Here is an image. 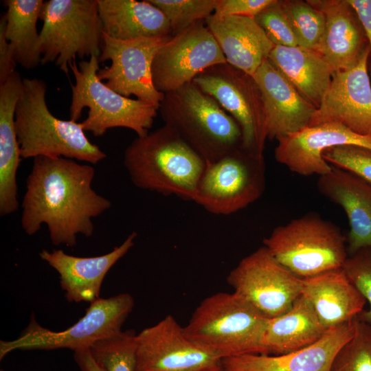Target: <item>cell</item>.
Wrapping results in <instances>:
<instances>
[{
    "mask_svg": "<svg viewBox=\"0 0 371 371\" xmlns=\"http://www.w3.org/2000/svg\"><path fill=\"white\" fill-rule=\"evenodd\" d=\"M94 168L63 157H36L26 179L21 225L29 236L47 226L54 245H76L77 236L90 237L93 219L111 206L92 188Z\"/></svg>",
    "mask_w": 371,
    "mask_h": 371,
    "instance_id": "6da1fadb",
    "label": "cell"
},
{
    "mask_svg": "<svg viewBox=\"0 0 371 371\" xmlns=\"http://www.w3.org/2000/svg\"><path fill=\"white\" fill-rule=\"evenodd\" d=\"M124 165L137 188L193 201L205 161L168 126L137 137Z\"/></svg>",
    "mask_w": 371,
    "mask_h": 371,
    "instance_id": "7a4b0ae2",
    "label": "cell"
},
{
    "mask_svg": "<svg viewBox=\"0 0 371 371\" xmlns=\"http://www.w3.org/2000/svg\"><path fill=\"white\" fill-rule=\"evenodd\" d=\"M47 85L38 78H23L14 124L23 159L47 157L96 164L106 153L92 144L81 122L55 117L46 102Z\"/></svg>",
    "mask_w": 371,
    "mask_h": 371,
    "instance_id": "3957f363",
    "label": "cell"
},
{
    "mask_svg": "<svg viewBox=\"0 0 371 371\" xmlns=\"http://www.w3.org/2000/svg\"><path fill=\"white\" fill-rule=\"evenodd\" d=\"M269 319L234 292H218L200 302L183 331L221 359L265 355L261 341Z\"/></svg>",
    "mask_w": 371,
    "mask_h": 371,
    "instance_id": "277c9868",
    "label": "cell"
},
{
    "mask_svg": "<svg viewBox=\"0 0 371 371\" xmlns=\"http://www.w3.org/2000/svg\"><path fill=\"white\" fill-rule=\"evenodd\" d=\"M159 111L168 126L206 164L243 146L235 120L193 82L164 94Z\"/></svg>",
    "mask_w": 371,
    "mask_h": 371,
    "instance_id": "5b68a950",
    "label": "cell"
},
{
    "mask_svg": "<svg viewBox=\"0 0 371 371\" xmlns=\"http://www.w3.org/2000/svg\"><path fill=\"white\" fill-rule=\"evenodd\" d=\"M99 58L91 56L89 60L69 65L75 84L71 85L70 120L77 122L84 108L89 109L87 117L81 122L85 131L95 137L107 130L123 127L142 137L149 133L159 106L123 96L110 89L98 78Z\"/></svg>",
    "mask_w": 371,
    "mask_h": 371,
    "instance_id": "8992f818",
    "label": "cell"
},
{
    "mask_svg": "<svg viewBox=\"0 0 371 371\" xmlns=\"http://www.w3.org/2000/svg\"><path fill=\"white\" fill-rule=\"evenodd\" d=\"M346 241L336 225L311 212L276 227L262 243L281 265L306 278L342 268Z\"/></svg>",
    "mask_w": 371,
    "mask_h": 371,
    "instance_id": "52a82bcc",
    "label": "cell"
},
{
    "mask_svg": "<svg viewBox=\"0 0 371 371\" xmlns=\"http://www.w3.org/2000/svg\"><path fill=\"white\" fill-rule=\"evenodd\" d=\"M40 19L41 63L55 62L68 74L76 57L101 54L103 27L98 0L44 1Z\"/></svg>",
    "mask_w": 371,
    "mask_h": 371,
    "instance_id": "ba28073f",
    "label": "cell"
},
{
    "mask_svg": "<svg viewBox=\"0 0 371 371\" xmlns=\"http://www.w3.org/2000/svg\"><path fill=\"white\" fill-rule=\"evenodd\" d=\"M134 304L132 295L127 293L98 297L90 302L82 317L61 331L43 327L32 313L27 326L17 339L0 341V359L15 350L69 348L76 352L89 348L96 341L121 331Z\"/></svg>",
    "mask_w": 371,
    "mask_h": 371,
    "instance_id": "9c48e42d",
    "label": "cell"
},
{
    "mask_svg": "<svg viewBox=\"0 0 371 371\" xmlns=\"http://www.w3.org/2000/svg\"><path fill=\"white\" fill-rule=\"evenodd\" d=\"M265 186L263 155L241 146L206 164L193 201L210 213L229 215L257 201Z\"/></svg>",
    "mask_w": 371,
    "mask_h": 371,
    "instance_id": "30bf717a",
    "label": "cell"
},
{
    "mask_svg": "<svg viewBox=\"0 0 371 371\" xmlns=\"http://www.w3.org/2000/svg\"><path fill=\"white\" fill-rule=\"evenodd\" d=\"M192 82L235 120L242 132V146L263 155L265 112L254 77L225 63L207 69Z\"/></svg>",
    "mask_w": 371,
    "mask_h": 371,
    "instance_id": "8fae6325",
    "label": "cell"
},
{
    "mask_svg": "<svg viewBox=\"0 0 371 371\" xmlns=\"http://www.w3.org/2000/svg\"><path fill=\"white\" fill-rule=\"evenodd\" d=\"M234 292L268 318L286 313L302 293V278L281 265L264 246L229 273Z\"/></svg>",
    "mask_w": 371,
    "mask_h": 371,
    "instance_id": "7c38bea8",
    "label": "cell"
},
{
    "mask_svg": "<svg viewBox=\"0 0 371 371\" xmlns=\"http://www.w3.org/2000/svg\"><path fill=\"white\" fill-rule=\"evenodd\" d=\"M170 36L141 37L132 40L113 38L104 31L100 62L111 60V65L98 71V78L119 94L160 106L164 94L158 91L153 82L154 57Z\"/></svg>",
    "mask_w": 371,
    "mask_h": 371,
    "instance_id": "4fadbf2b",
    "label": "cell"
},
{
    "mask_svg": "<svg viewBox=\"0 0 371 371\" xmlns=\"http://www.w3.org/2000/svg\"><path fill=\"white\" fill-rule=\"evenodd\" d=\"M227 63L215 38L199 21L171 35L155 54L152 78L155 89L165 94L191 82L207 69Z\"/></svg>",
    "mask_w": 371,
    "mask_h": 371,
    "instance_id": "5bb4252c",
    "label": "cell"
},
{
    "mask_svg": "<svg viewBox=\"0 0 371 371\" xmlns=\"http://www.w3.org/2000/svg\"><path fill=\"white\" fill-rule=\"evenodd\" d=\"M135 371H223L222 359L189 339L168 315L137 334Z\"/></svg>",
    "mask_w": 371,
    "mask_h": 371,
    "instance_id": "9a60e30c",
    "label": "cell"
},
{
    "mask_svg": "<svg viewBox=\"0 0 371 371\" xmlns=\"http://www.w3.org/2000/svg\"><path fill=\"white\" fill-rule=\"evenodd\" d=\"M370 57L369 47L354 67L335 71L309 126L336 123L359 135L371 136Z\"/></svg>",
    "mask_w": 371,
    "mask_h": 371,
    "instance_id": "2e32d148",
    "label": "cell"
},
{
    "mask_svg": "<svg viewBox=\"0 0 371 371\" xmlns=\"http://www.w3.org/2000/svg\"><path fill=\"white\" fill-rule=\"evenodd\" d=\"M355 145L371 150V136L355 133L336 123L308 126L278 139L276 160L290 171L302 176H322L332 166L322 157L328 148Z\"/></svg>",
    "mask_w": 371,
    "mask_h": 371,
    "instance_id": "e0dca14e",
    "label": "cell"
},
{
    "mask_svg": "<svg viewBox=\"0 0 371 371\" xmlns=\"http://www.w3.org/2000/svg\"><path fill=\"white\" fill-rule=\"evenodd\" d=\"M355 319L329 328L316 342L291 352L223 359V371H331L337 353L355 334Z\"/></svg>",
    "mask_w": 371,
    "mask_h": 371,
    "instance_id": "ac0fdd59",
    "label": "cell"
},
{
    "mask_svg": "<svg viewBox=\"0 0 371 371\" xmlns=\"http://www.w3.org/2000/svg\"><path fill=\"white\" fill-rule=\"evenodd\" d=\"M253 77L261 93L267 139L278 140L310 125L317 109L268 59Z\"/></svg>",
    "mask_w": 371,
    "mask_h": 371,
    "instance_id": "d6986e66",
    "label": "cell"
},
{
    "mask_svg": "<svg viewBox=\"0 0 371 371\" xmlns=\"http://www.w3.org/2000/svg\"><path fill=\"white\" fill-rule=\"evenodd\" d=\"M137 236L133 232L111 251L93 257H78L61 249H43L40 258L59 274L60 284L69 302H91L98 299L104 278L111 268L133 247Z\"/></svg>",
    "mask_w": 371,
    "mask_h": 371,
    "instance_id": "ffe728a7",
    "label": "cell"
},
{
    "mask_svg": "<svg viewBox=\"0 0 371 371\" xmlns=\"http://www.w3.org/2000/svg\"><path fill=\"white\" fill-rule=\"evenodd\" d=\"M324 15V32L315 51L335 71L354 67L370 47L363 27L348 0H307Z\"/></svg>",
    "mask_w": 371,
    "mask_h": 371,
    "instance_id": "44dd1931",
    "label": "cell"
},
{
    "mask_svg": "<svg viewBox=\"0 0 371 371\" xmlns=\"http://www.w3.org/2000/svg\"><path fill=\"white\" fill-rule=\"evenodd\" d=\"M317 187L347 215L350 227L348 254L350 256L363 248L371 249V183L332 166L329 172L319 177Z\"/></svg>",
    "mask_w": 371,
    "mask_h": 371,
    "instance_id": "7402d4cb",
    "label": "cell"
},
{
    "mask_svg": "<svg viewBox=\"0 0 371 371\" xmlns=\"http://www.w3.org/2000/svg\"><path fill=\"white\" fill-rule=\"evenodd\" d=\"M205 23L227 63L252 76L275 47L254 18L213 14Z\"/></svg>",
    "mask_w": 371,
    "mask_h": 371,
    "instance_id": "603a6c76",
    "label": "cell"
},
{
    "mask_svg": "<svg viewBox=\"0 0 371 371\" xmlns=\"http://www.w3.org/2000/svg\"><path fill=\"white\" fill-rule=\"evenodd\" d=\"M302 294L326 329L350 322L363 311L366 300L342 268L302 278Z\"/></svg>",
    "mask_w": 371,
    "mask_h": 371,
    "instance_id": "cb8c5ba5",
    "label": "cell"
},
{
    "mask_svg": "<svg viewBox=\"0 0 371 371\" xmlns=\"http://www.w3.org/2000/svg\"><path fill=\"white\" fill-rule=\"evenodd\" d=\"M23 79L14 71L0 85V215L17 211L16 174L21 155L14 124L16 106Z\"/></svg>",
    "mask_w": 371,
    "mask_h": 371,
    "instance_id": "d4e9b609",
    "label": "cell"
},
{
    "mask_svg": "<svg viewBox=\"0 0 371 371\" xmlns=\"http://www.w3.org/2000/svg\"><path fill=\"white\" fill-rule=\"evenodd\" d=\"M268 60L304 98L319 107L335 71L319 53L300 46H275Z\"/></svg>",
    "mask_w": 371,
    "mask_h": 371,
    "instance_id": "484cf974",
    "label": "cell"
},
{
    "mask_svg": "<svg viewBox=\"0 0 371 371\" xmlns=\"http://www.w3.org/2000/svg\"><path fill=\"white\" fill-rule=\"evenodd\" d=\"M328 330L301 294L286 313L269 319L261 344L265 355H283L311 345Z\"/></svg>",
    "mask_w": 371,
    "mask_h": 371,
    "instance_id": "4316f807",
    "label": "cell"
},
{
    "mask_svg": "<svg viewBox=\"0 0 371 371\" xmlns=\"http://www.w3.org/2000/svg\"><path fill=\"white\" fill-rule=\"evenodd\" d=\"M103 31L119 40L171 35L165 15L147 0H98Z\"/></svg>",
    "mask_w": 371,
    "mask_h": 371,
    "instance_id": "83f0119b",
    "label": "cell"
},
{
    "mask_svg": "<svg viewBox=\"0 0 371 371\" xmlns=\"http://www.w3.org/2000/svg\"><path fill=\"white\" fill-rule=\"evenodd\" d=\"M7 8L5 36L17 64L27 69L41 63L40 33L36 24L40 19L43 0H5Z\"/></svg>",
    "mask_w": 371,
    "mask_h": 371,
    "instance_id": "f1b7e54d",
    "label": "cell"
},
{
    "mask_svg": "<svg viewBox=\"0 0 371 371\" xmlns=\"http://www.w3.org/2000/svg\"><path fill=\"white\" fill-rule=\"evenodd\" d=\"M89 352L106 371H135L137 334L132 329L121 330L96 341Z\"/></svg>",
    "mask_w": 371,
    "mask_h": 371,
    "instance_id": "f546056e",
    "label": "cell"
},
{
    "mask_svg": "<svg viewBox=\"0 0 371 371\" xmlns=\"http://www.w3.org/2000/svg\"><path fill=\"white\" fill-rule=\"evenodd\" d=\"M298 46L315 50L325 25L323 14L308 1L280 0Z\"/></svg>",
    "mask_w": 371,
    "mask_h": 371,
    "instance_id": "4dcf8cb0",
    "label": "cell"
},
{
    "mask_svg": "<svg viewBox=\"0 0 371 371\" xmlns=\"http://www.w3.org/2000/svg\"><path fill=\"white\" fill-rule=\"evenodd\" d=\"M168 19L171 35L205 21L215 12L218 0H147Z\"/></svg>",
    "mask_w": 371,
    "mask_h": 371,
    "instance_id": "1f68e13d",
    "label": "cell"
},
{
    "mask_svg": "<svg viewBox=\"0 0 371 371\" xmlns=\"http://www.w3.org/2000/svg\"><path fill=\"white\" fill-rule=\"evenodd\" d=\"M352 337L340 349L331 371H371V325L357 317Z\"/></svg>",
    "mask_w": 371,
    "mask_h": 371,
    "instance_id": "d6a6232c",
    "label": "cell"
},
{
    "mask_svg": "<svg viewBox=\"0 0 371 371\" xmlns=\"http://www.w3.org/2000/svg\"><path fill=\"white\" fill-rule=\"evenodd\" d=\"M322 157L330 165L352 172L371 183V150L355 145L326 149Z\"/></svg>",
    "mask_w": 371,
    "mask_h": 371,
    "instance_id": "836d02e7",
    "label": "cell"
},
{
    "mask_svg": "<svg viewBox=\"0 0 371 371\" xmlns=\"http://www.w3.org/2000/svg\"><path fill=\"white\" fill-rule=\"evenodd\" d=\"M342 269L366 302L370 308L363 311L357 318L371 325V249L363 248L350 255Z\"/></svg>",
    "mask_w": 371,
    "mask_h": 371,
    "instance_id": "e575fe53",
    "label": "cell"
},
{
    "mask_svg": "<svg viewBox=\"0 0 371 371\" xmlns=\"http://www.w3.org/2000/svg\"><path fill=\"white\" fill-rule=\"evenodd\" d=\"M254 19L275 46H298L280 0H274Z\"/></svg>",
    "mask_w": 371,
    "mask_h": 371,
    "instance_id": "d590c367",
    "label": "cell"
},
{
    "mask_svg": "<svg viewBox=\"0 0 371 371\" xmlns=\"http://www.w3.org/2000/svg\"><path fill=\"white\" fill-rule=\"evenodd\" d=\"M274 0H218L214 14L255 18Z\"/></svg>",
    "mask_w": 371,
    "mask_h": 371,
    "instance_id": "8d00e7d4",
    "label": "cell"
},
{
    "mask_svg": "<svg viewBox=\"0 0 371 371\" xmlns=\"http://www.w3.org/2000/svg\"><path fill=\"white\" fill-rule=\"evenodd\" d=\"M6 16L3 14L0 19V85L14 72L17 64L13 49L5 36Z\"/></svg>",
    "mask_w": 371,
    "mask_h": 371,
    "instance_id": "74e56055",
    "label": "cell"
},
{
    "mask_svg": "<svg viewBox=\"0 0 371 371\" xmlns=\"http://www.w3.org/2000/svg\"><path fill=\"white\" fill-rule=\"evenodd\" d=\"M348 1L356 11L363 27L370 48L371 56V0H348ZM368 69L371 76V58Z\"/></svg>",
    "mask_w": 371,
    "mask_h": 371,
    "instance_id": "f35d334b",
    "label": "cell"
},
{
    "mask_svg": "<svg viewBox=\"0 0 371 371\" xmlns=\"http://www.w3.org/2000/svg\"><path fill=\"white\" fill-rule=\"evenodd\" d=\"M1 371H4V370L1 369Z\"/></svg>",
    "mask_w": 371,
    "mask_h": 371,
    "instance_id": "ab89813d",
    "label": "cell"
}]
</instances>
